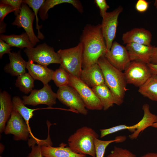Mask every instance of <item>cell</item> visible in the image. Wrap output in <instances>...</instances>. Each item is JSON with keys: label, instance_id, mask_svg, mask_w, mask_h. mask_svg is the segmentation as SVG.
Wrapping results in <instances>:
<instances>
[{"label": "cell", "instance_id": "18", "mask_svg": "<svg viewBox=\"0 0 157 157\" xmlns=\"http://www.w3.org/2000/svg\"><path fill=\"white\" fill-rule=\"evenodd\" d=\"M10 63L4 67L5 72L13 76H18L26 73V62L21 56V50L8 54Z\"/></svg>", "mask_w": 157, "mask_h": 157}, {"label": "cell", "instance_id": "22", "mask_svg": "<svg viewBox=\"0 0 157 157\" xmlns=\"http://www.w3.org/2000/svg\"><path fill=\"white\" fill-rule=\"evenodd\" d=\"M69 3L72 4L81 13L83 12L82 5L78 0H46L42 6L39 10L40 17L42 20L48 18V10L56 5L62 3Z\"/></svg>", "mask_w": 157, "mask_h": 157}, {"label": "cell", "instance_id": "17", "mask_svg": "<svg viewBox=\"0 0 157 157\" xmlns=\"http://www.w3.org/2000/svg\"><path fill=\"white\" fill-rule=\"evenodd\" d=\"M26 68L33 78L41 81L44 85L48 84L52 80L54 71L39 64H35L30 60L26 62Z\"/></svg>", "mask_w": 157, "mask_h": 157}, {"label": "cell", "instance_id": "28", "mask_svg": "<svg viewBox=\"0 0 157 157\" xmlns=\"http://www.w3.org/2000/svg\"><path fill=\"white\" fill-rule=\"evenodd\" d=\"M126 139L125 136L116 137L114 140H102L96 138L94 144L96 151V157H104L106 149L110 143L113 142H120L124 141Z\"/></svg>", "mask_w": 157, "mask_h": 157}, {"label": "cell", "instance_id": "16", "mask_svg": "<svg viewBox=\"0 0 157 157\" xmlns=\"http://www.w3.org/2000/svg\"><path fill=\"white\" fill-rule=\"evenodd\" d=\"M152 34L147 30L143 28H135L123 34V44L136 43L150 46Z\"/></svg>", "mask_w": 157, "mask_h": 157}, {"label": "cell", "instance_id": "8", "mask_svg": "<svg viewBox=\"0 0 157 157\" xmlns=\"http://www.w3.org/2000/svg\"><path fill=\"white\" fill-rule=\"evenodd\" d=\"M123 10L122 7L119 6L111 12H107L102 17L101 31L108 51L110 49L115 37L118 17Z\"/></svg>", "mask_w": 157, "mask_h": 157}, {"label": "cell", "instance_id": "33", "mask_svg": "<svg viewBox=\"0 0 157 157\" xmlns=\"http://www.w3.org/2000/svg\"><path fill=\"white\" fill-rule=\"evenodd\" d=\"M1 3L7 4L11 6L15 9L14 12L15 15L16 16L18 14L20 11L21 5L22 3V0H1Z\"/></svg>", "mask_w": 157, "mask_h": 157}, {"label": "cell", "instance_id": "42", "mask_svg": "<svg viewBox=\"0 0 157 157\" xmlns=\"http://www.w3.org/2000/svg\"><path fill=\"white\" fill-rule=\"evenodd\" d=\"M139 157H157V153H148Z\"/></svg>", "mask_w": 157, "mask_h": 157}, {"label": "cell", "instance_id": "32", "mask_svg": "<svg viewBox=\"0 0 157 157\" xmlns=\"http://www.w3.org/2000/svg\"><path fill=\"white\" fill-rule=\"evenodd\" d=\"M107 157H136V156L127 149L115 146Z\"/></svg>", "mask_w": 157, "mask_h": 157}, {"label": "cell", "instance_id": "10", "mask_svg": "<svg viewBox=\"0 0 157 157\" xmlns=\"http://www.w3.org/2000/svg\"><path fill=\"white\" fill-rule=\"evenodd\" d=\"M4 132L6 134L13 135L15 140H26L29 134L31 135L30 129L24 121L23 117L18 112L13 109Z\"/></svg>", "mask_w": 157, "mask_h": 157}, {"label": "cell", "instance_id": "44", "mask_svg": "<svg viewBox=\"0 0 157 157\" xmlns=\"http://www.w3.org/2000/svg\"><path fill=\"white\" fill-rule=\"evenodd\" d=\"M154 5L157 9V0H155L154 3Z\"/></svg>", "mask_w": 157, "mask_h": 157}, {"label": "cell", "instance_id": "9", "mask_svg": "<svg viewBox=\"0 0 157 157\" xmlns=\"http://www.w3.org/2000/svg\"><path fill=\"white\" fill-rule=\"evenodd\" d=\"M57 98L62 104L76 112L84 115L88 110L77 92L72 87L67 85L59 87L57 91Z\"/></svg>", "mask_w": 157, "mask_h": 157}, {"label": "cell", "instance_id": "38", "mask_svg": "<svg viewBox=\"0 0 157 157\" xmlns=\"http://www.w3.org/2000/svg\"><path fill=\"white\" fill-rule=\"evenodd\" d=\"M11 47L3 40L0 39V58H1L5 53L11 52Z\"/></svg>", "mask_w": 157, "mask_h": 157}, {"label": "cell", "instance_id": "14", "mask_svg": "<svg viewBox=\"0 0 157 157\" xmlns=\"http://www.w3.org/2000/svg\"><path fill=\"white\" fill-rule=\"evenodd\" d=\"M126 47L131 61H139L147 64L151 63L154 47L132 43L126 44Z\"/></svg>", "mask_w": 157, "mask_h": 157}, {"label": "cell", "instance_id": "25", "mask_svg": "<svg viewBox=\"0 0 157 157\" xmlns=\"http://www.w3.org/2000/svg\"><path fill=\"white\" fill-rule=\"evenodd\" d=\"M138 91L143 96L157 101V75L152 74Z\"/></svg>", "mask_w": 157, "mask_h": 157}, {"label": "cell", "instance_id": "20", "mask_svg": "<svg viewBox=\"0 0 157 157\" xmlns=\"http://www.w3.org/2000/svg\"><path fill=\"white\" fill-rule=\"evenodd\" d=\"M0 132L4 131L6 124L9 118L13 109L10 95L6 91L0 93Z\"/></svg>", "mask_w": 157, "mask_h": 157}, {"label": "cell", "instance_id": "41", "mask_svg": "<svg viewBox=\"0 0 157 157\" xmlns=\"http://www.w3.org/2000/svg\"><path fill=\"white\" fill-rule=\"evenodd\" d=\"M6 25L3 21L0 22V33L1 34L5 32L6 31Z\"/></svg>", "mask_w": 157, "mask_h": 157}, {"label": "cell", "instance_id": "36", "mask_svg": "<svg viewBox=\"0 0 157 157\" xmlns=\"http://www.w3.org/2000/svg\"><path fill=\"white\" fill-rule=\"evenodd\" d=\"M42 144L40 142L38 145H31V150L27 157H43L42 154L41 146Z\"/></svg>", "mask_w": 157, "mask_h": 157}, {"label": "cell", "instance_id": "12", "mask_svg": "<svg viewBox=\"0 0 157 157\" xmlns=\"http://www.w3.org/2000/svg\"><path fill=\"white\" fill-rule=\"evenodd\" d=\"M35 16L27 5L22 2L19 13L16 16L12 24L22 28L28 36L33 47L40 42L35 35L33 28V22Z\"/></svg>", "mask_w": 157, "mask_h": 157}, {"label": "cell", "instance_id": "34", "mask_svg": "<svg viewBox=\"0 0 157 157\" xmlns=\"http://www.w3.org/2000/svg\"><path fill=\"white\" fill-rule=\"evenodd\" d=\"M15 11V9L12 6L9 5L0 4V22L3 21V20L7 15L9 13Z\"/></svg>", "mask_w": 157, "mask_h": 157}, {"label": "cell", "instance_id": "23", "mask_svg": "<svg viewBox=\"0 0 157 157\" xmlns=\"http://www.w3.org/2000/svg\"><path fill=\"white\" fill-rule=\"evenodd\" d=\"M0 39L8 44L11 47H16L22 49L24 48L33 47L28 36L26 32L20 35H6L1 34Z\"/></svg>", "mask_w": 157, "mask_h": 157}, {"label": "cell", "instance_id": "11", "mask_svg": "<svg viewBox=\"0 0 157 157\" xmlns=\"http://www.w3.org/2000/svg\"><path fill=\"white\" fill-rule=\"evenodd\" d=\"M56 93L54 92L48 84L44 85L40 90L34 89L28 96L23 97V102L25 105L36 106L40 104H46L51 107L56 103Z\"/></svg>", "mask_w": 157, "mask_h": 157}, {"label": "cell", "instance_id": "4", "mask_svg": "<svg viewBox=\"0 0 157 157\" xmlns=\"http://www.w3.org/2000/svg\"><path fill=\"white\" fill-rule=\"evenodd\" d=\"M57 53L61 60L60 67L69 74L79 78L82 70V46L79 42L76 46L63 49Z\"/></svg>", "mask_w": 157, "mask_h": 157}, {"label": "cell", "instance_id": "24", "mask_svg": "<svg viewBox=\"0 0 157 157\" xmlns=\"http://www.w3.org/2000/svg\"><path fill=\"white\" fill-rule=\"evenodd\" d=\"M91 88L100 100L104 110H108L113 106L115 104L113 96L105 83Z\"/></svg>", "mask_w": 157, "mask_h": 157}, {"label": "cell", "instance_id": "15", "mask_svg": "<svg viewBox=\"0 0 157 157\" xmlns=\"http://www.w3.org/2000/svg\"><path fill=\"white\" fill-rule=\"evenodd\" d=\"M79 78L91 88L105 83L103 73L97 63L82 69Z\"/></svg>", "mask_w": 157, "mask_h": 157}, {"label": "cell", "instance_id": "21", "mask_svg": "<svg viewBox=\"0 0 157 157\" xmlns=\"http://www.w3.org/2000/svg\"><path fill=\"white\" fill-rule=\"evenodd\" d=\"M142 109L144 111L143 117L140 121L136 124V128L135 131L129 136L131 140L137 139L141 132L157 122V115L151 112L149 104H144L142 106Z\"/></svg>", "mask_w": 157, "mask_h": 157}, {"label": "cell", "instance_id": "37", "mask_svg": "<svg viewBox=\"0 0 157 157\" xmlns=\"http://www.w3.org/2000/svg\"><path fill=\"white\" fill-rule=\"evenodd\" d=\"M149 6V3L145 0H138L135 5L136 10L138 12L143 13L146 11Z\"/></svg>", "mask_w": 157, "mask_h": 157}, {"label": "cell", "instance_id": "1", "mask_svg": "<svg viewBox=\"0 0 157 157\" xmlns=\"http://www.w3.org/2000/svg\"><path fill=\"white\" fill-rule=\"evenodd\" d=\"M80 42L82 46V69L97 63L108 51L101 24H87L83 31Z\"/></svg>", "mask_w": 157, "mask_h": 157}, {"label": "cell", "instance_id": "27", "mask_svg": "<svg viewBox=\"0 0 157 157\" xmlns=\"http://www.w3.org/2000/svg\"><path fill=\"white\" fill-rule=\"evenodd\" d=\"M34 80L28 73L26 72L17 76L15 85L21 92L27 94L33 90Z\"/></svg>", "mask_w": 157, "mask_h": 157}, {"label": "cell", "instance_id": "40", "mask_svg": "<svg viewBox=\"0 0 157 157\" xmlns=\"http://www.w3.org/2000/svg\"><path fill=\"white\" fill-rule=\"evenodd\" d=\"M147 65L151 73L157 75V64L150 63Z\"/></svg>", "mask_w": 157, "mask_h": 157}, {"label": "cell", "instance_id": "3", "mask_svg": "<svg viewBox=\"0 0 157 157\" xmlns=\"http://www.w3.org/2000/svg\"><path fill=\"white\" fill-rule=\"evenodd\" d=\"M98 134L92 128L84 126L77 129L68 139L69 148L77 154L96 157L94 144Z\"/></svg>", "mask_w": 157, "mask_h": 157}, {"label": "cell", "instance_id": "29", "mask_svg": "<svg viewBox=\"0 0 157 157\" xmlns=\"http://www.w3.org/2000/svg\"><path fill=\"white\" fill-rule=\"evenodd\" d=\"M52 80L59 88L69 85L70 82L69 74L63 68L60 67L54 71Z\"/></svg>", "mask_w": 157, "mask_h": 157}, {"label": "cell", "instance_id": "2", "mask_svg": "<svg viewBox=\"0 0 157 157\" xmlns=\"http://www.w3.org/2000/svg\"><path fill=\"white\" fill-rule=\"evenodd\" d=\"M97 63L103 73L105 84L113 96L115 104L120 106L128 90L124 72L112 65L104 56L101 57Z\"/></svg>", "mask_w": 157, "mask_h": 157}, {"label": "cell", "instance_id": "45", "mask_svg": "<svg viewBox=\"0 0 157 157\" xmlns=\"http://www.w3.org/2000/svg\"><path fill=\"white\" fill-rule=\"evenodd\" d=\"M0 157H2V156H0Z\"/></svg>", "mask_w": 157, "mask_h": 157}, {"label": "cell", "instance_id": "43", "mask_svg": "<svg viewBox=\"0 0 157 157\" xmlns=\"http://www.w3.org/2000/svg\"><path fill=\"white\" fill-rule=\"evenodd\" d=\"M151 126L157 128V122L154 123Z\"/></svg>", "mask_w": 157, "mask_h": 157}, {"label": "cell", "instance_id": "26", "mask_svg": "<svg viewBox=\"0 0 157 157\" xmlns=\"http://www.w3.org/2000/svg\"><path fill=\"white\" fill-rule=\"evenodd\" d=\"M12 102L13 109L21 115L29 128V121L33 117V112L35 109L29 108L26 106L22 100L18 96H15L13 97Z\"/></svg>", "mask_w": 157, "mask_h": 157}, {"label": "cell", "instance_id": "31", "mask_svg": "<svg viewBox=\"0 0 157 157\" xmlns=\"http://www.w3.org/2000/svg\"><path fill=\"white\" fill-rule=\"evenodd\" d=\"M136 128L135 124L131 126L120 125L108 129H101L100 130V138H103L107 135L125 129H128L131 132L133 133L135 131Z\"/></svg>", "mask_w": 157, "mask_h": 157}, {"label": "cell", "instance_id": "30", "mask_svg": "<svg viewBox=\"0 0 157 157\" xmlns=\"http://www.w3.org/2000/svg\"><path fill=\"white\" fill-rule=\"evenodd\" d=\"M45 0H23L22 2L31 8L33 10L36 18V29L38 30L37 37L39 39L43 40L44 38L43 34L41 32L40 29L42 26L39 25V19L38 13L42 5Z\"/></svg>", "mask_w": 157, "mask_h": 157}, {"label": "cell", "instance_id": "19", "mask_svg": "<svg viewBox=\"0 0 157 157\" xmlns=\"http://www.w3.org/2000/svg\"><path fill=\"white\" fill-rule=\"evenodd\" d=\"M65 144L57 147L51 146H41L42 154L44 157H86V155L77 154L72 151Z\"/></svg>", "mask_w": 157, "mask_h": 157}, {"label": "cell", "instance_id": "35", "mask_svg": "<svg viewBox=\"0 0 157 157\" xmlns=\"http://www.w3.org/2000/svg\"><path fill=\"white\" fill-rule=\"evenodd\" d=\"M94 2L100 10V14L102 17L106 13L107 10L110 7L105 0H95Z\"/></svg>", "mask_w": 157, "mask_h": 157}, {"label": "cell", "instance_id": "39", "mask_svg": "<svg viewBox=\"0 0 157 157\" xmlns=\"http://www.w3.org/2000/svg\"><path fill=\"white\" fill-rule=\"evenodd\" d=\"M150 63L157 64V47L154 48Z\"/></svg>", "mask_w": 157, "mask_h": 157}, {"label": "cell", "instance_id": "5", "mask_svg": "<svg viewBox=\"0 0 157 157\" xmlns=\"http://www.w3.org/2000/svg\"><path fill=\"white\" fill-rule=\"evenodd\" d=\"M24 51L28 60L42 65L47 66L52 63L61 64L58 53L55 51L53 47L45 43L38 45L35 48H26Z\"/></svg>", "mask_w": 157, "mask_h": 157}, {"label": "cell", "instance_id": "13", "mask_svg": "<svg viewBox=\"0 0 157 157\" xmlns=\"http://www.w3.org/2000/svg\"><path fill=\"white\" fill-rule=\"evenodd\" d=\"M104 57L112 65L122 72L131 62L126 47L116 41L113 42L110 49Z\"/></svg>", "mask_w": 157, "mask_h": 157}, {"label": "cell", "instance_id": "6", "mask_svg": "<svg viewBox=\"0 0 157 157\" xmlns=\"http://www.w3.org/2000/svg\"><path fill=\"white\" fill-rule=\"evenodd\" d=\"M69 85L74 88L78 93L86 108L90 110H101L103 109L101 103L90 88L79 78L69 74Z\"/></svg>", "mask_w": 157, "mask_h": 157}, {"label": "cell", "instance_id": "7", "mask_svg": "<svg viewBox=\"0 0 157 157\" xmlns=\"http://www.w3.org/2000/svg\"><path fill=\"white\" fill-rule=\"evenodd\" d=\"M127 84L140 87L151 76L147 64L137 61H131L124 72Z\"/></svg>", "mask_w": 157, "mask_h": 157}]
</instances>
